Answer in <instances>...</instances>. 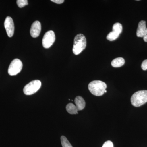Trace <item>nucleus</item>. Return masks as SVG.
I'll list each match as a JSON object with an SVG mask.
<instances>
[{
  "instance_id": "6ab92c4d",
  "label": "nucleus",
  "mask_w": 147,
  "mask_h": 147,
  "mask_svg": "<svg viewBox=\"0 0 147 147\" xmlns=\"http://www.w3.org/2000/svg\"><path fill=\"white\" fill-rule=\"evenodd\" d=\"M143 38H144V40L145 42H147V28H146V31H145L144 34V37H143Z\"/></svg>"
},
{
  "instance_id": "dca6fc26",
  "label": "nucleus",
  "mask_w": 147,
  "mask_h": 147,
  "mask_svg": "<svg viewBox=\"0 0 147 147\" xmlns=\"http://www.w3.org/2000/svg\"><path fill=\"white\" fill-rule=\"evenodd\" d=\"M102 147H114V146L113 142L110 141H108L104 143Z\"/></svg>"
},
{
  "instance_id": "f8f14e48",
  "label": "nucleus",
  "mask_w": 147,
  "mask_h": 147,
  "mask_svg": "<svg viewBox=\"0 0 147 147\" xmlns=\"http://www.w3.org/2000/svg\"><path fill=\"white\" fill-rule=\"evenodd\" d=\"M125 61L124 59L122 57L116 58L111 62V65L114 67H119L124 65Z\"/></svg>"
},
{
  "instance_id": "423d86ee",
  "label": "nucleus",
  "mask_w": 147,
  "mask_h": 147,
  "mask_svg": "<svg viewBox=\"0 0 147 147\" xmlns=\"http://www.w3.org/2000/svg\"><path fill=\"white\" fill-rule=\"evenodd\" d=\"M55 32L52 30L48 31L43 36L42 40V46L45 48H50L55 42Z\"/></svg>"
},
{
  "instance_id": "20e7f679",
  "label": "nucleus",
  "mask_w": 147,
  "mask_h": 147,
  "mask_svg": "<svg viewBox=\"0 0 147 147\" xmlns=\"http://www.w3.org/2000/svg\"><path fill=\"white\" fill-rule=\"evenodd\" d=\"M41 82L38 80H34L27 84L24 89V92L26 95H30L36 92L40 88Z\"/></svg>"
},
{
  "instance_id": "4468645a",
  "label": "nucleus",
  "mask_w": 147,
  "mask_h": 147,
  "mask_svg": "<svg viewBox=\"0 0 147 147\" xmlns=\"http://www.w3.org/2000/svg\"><path fill=\"white\" fill-rule=\"evenodd\" d=\"M61 143L63 147H72L66 137L62 136L61 137Z\"/></svg>"
},
{
  "instance_id": "f3484780",
  "label": "nucleus",
  "mask_w": 147,
  "mask_h": 147,
  "mask_svg": "<svg viewBox=\"0 0 147 147\" xmlns=\"http://www.w3.org/2000/svg\"><path fill=\"white\" fill-rule=\"evenodd\" d=\"M142 69L144 70H146L147 69V59L145 60L142 62V66H141Z\"/></svg>"
},
{
  "instance_id": "a211bd4d",
  "label": "nucleus",
  "mask_w": 147,
  "mask_h": 147,
  "mask_svg": "<svg viewBox=\"0 0 147 147\" xmlns=\"http://www.w3.org/2000/svg\"><path fill=\"white\" fill-rule=\"evenodd\" d=\"M51 1L58 4L63 3L64 2V0H51Z\"/></svg>"
},
{
  "instance_id": "aec40b11",
  "label": "nucleus",
  "mask_w": 147,
  "mask_h": 147,
  "mask_svg": "<svg viewBox=\"0 0 147 147\" xmlns=\"http://www.w3.org/2000/svg\"><path fill=\"white\" fill-rule=\"evenodd\" d=\"M106 92H107V91H106V90H105V93Z\"/></svg>"
},
{
  "instance_id": "9d476101",
  "label": "nucleus",
  "mask_w": 147,
  "mask_h": 147,
  "mask_svg": "<svg viewBox=\"0 0 147 147\" xmlns=\"http://www.w3.org/2000/svg\"><path fill=\"white\" fill-rule=\"evenodd\" d=\"M146 29V22L144 21H141L138 24L137 29V36L139 37H143Z\"/></svg>"
},
{
  "instance_id": "1a4fd4ad",
  "label": "nucleus",
  "mask_w": 147,
  "mask_h": 147,
  "mask_svg": "<svg viewBox=\"0 0 147 147\" xmlns=\"http://www.w3.org/2000/svg\"><path fill=\"white\" fill-rule=\"evenodd\" d=\"M41 30V25L39 21H35L32 24L30 30L31 35L33 38L39 36Z\"/></svg>"
},
{
  "instance_id": "f257e3e1",
  "label": "nucleus",
  "mask_w": 147,
  "mask_h": 147,
  "mask_svg": "<svg viewBox=\"0 0 147 147\" xmlns=\"http://www.w3.org/2000/svg\"><path fill=\"white\" fill-rule=\"evenodd\" d=\"M88 88L92 94L96 96H100L105 93V91L107 88V85L102 81L95 80L90 82Z\"/></svg>"
},
{
  "instance_id": "9b49d317",
  "label": "nucleus",
  "mask_w": 147,
  "mask_h": 147,
  "mask_svg": "<svg viewBox=\"0 0 147 147\" xmlns=\"http://www.w3.org/2000/svg\"><path fill=\"white\" fill-rule=\"evenodd\" d=\"M74 102L79 111L83 110L85 108L86 106V102L82 96H76L74 100Z\"/></svg>"
},
{
  "instance_id": "7ed1b4c3",
  "label": "nucleus",
  "mask_w": 147,
  "mask_h": 147,
  "mask_svg": "<svg viewBox=\"0 0 147 147\" xmlns=\"http://www.w3.org/2000/svg\"><path fill=\"white\" fill-rule=\"evenodd\" d=\"M131 102L134 107H140L147 102V90H140L136 92L131 98Z\"/></svg>"
},
{
  "instance_id": "2eb2a0df",
  "label": "nucleus",
  "mask_w": 147,
  "mask_h": 147,
  "mask_svg": "<svg viewBox=\"0 0 147 147\" xmlns=\"http://www.w3.org/2000/svg\"><path fill=\"white\" fill-rule=\"evenodd\" d=\"M16 3L18 7L20 8L24 7L25 6L28 4V1L27 0H17L16 1Z\"/></svg>"
},
{
  "instance_id": "0eeeda50",
  "label": "nucleus",
  "mask_w": 147,
  "mask_h": 147,
  "mask_svg": "<svg viewBox=\"0 0 147 147\" xmlns=\"http://www.w3.org/2000/svg\"><path fill=\"white\" fill-rule=\"evenodd\" d=\"M123 27L121 24L116 23L113 25V31L110 32L107 35V39L110 41L115 40L122 32Z\"/></svg>"
},
{
  "instance_id": "ddd939ff",
  "label": "nucleus",
  "mask_w": 147,
  "mask_h": 147,
  "mask_svg": "<svg viewBox=\"0 0 147 147\" xmlns=\"http://www.w3.org/2000/svg\"><path fill=\"white\" fill-rule=\"evenodd\" d=\"M66 109L67 112L71 115L78 114V112L79 111L76 105H74L73 103H69L67 104L66 107Z\"/></svg>"
},
{
  "instance_id": "6e6552de",
  "label": "nucleus",
  "mask_w": 147,
  "mask_h": 147,
  "mask_svg": "<svg viewBox=\"0 0 147 147\" xmlns=\"http://www.w3.org/2000/svg\"><path fill=\"white\" fill-rule=\"evenodd\" d=\"M4 27L8 36L9 37L13 36L14 32V25L13 19L10 16H7L5 18Z\"/></svg>"
},
{
  "instance_id": "f03ea898",
  "label": "nucleus",
  "mask_w": 147,
  "mask_h": 147,
  "mask_svg": "<svg viewBox=\"0 0 147 147\" xmlns=\"http://www.w3.org/2000/svg\"><path fill=\"white\" fill-rule=\"evenodd\" d=\"M86 39L85 36L82 34H77L74 38L72 51L74 54L78 55L86 49Z\"/></svg>"
},
{
  "instance_id": "39448f33",
  "label": "nucleus",
  "mask_w": 147,
  "mask_h": 147,
  "mask_svg": "<svg viewBox=\"0 0 147 147\" xmlns=\"http://www.w3.org/2000/svg\"><path fill=\"white\" fill-rule=\"evenodd\" d=\"M22 62L18 59H14L9 67L8 73L11 76H14L20 73L23 68Z\"/></svg>"
}]
</instances>
